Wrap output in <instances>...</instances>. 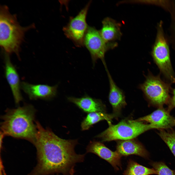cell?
I'll use <instances>...</instances> for the list:
<instances>
[{
  "instance_id": "obj_24",
  "label": "cell",
  "mask_w": 175,
  "mask_h": 175,
  "mask_svg": "<svg viewBox=\"0 0 175 175\" xmlns=\"http://www.w3.org/2000/svg\"><path fill=\"white\" fill-rule=\"evenodd\" d=\"M57 175H58V174H57Z\"/></svg>"
},
{
  "instance_id": "obj_15",
  "label": "cell",
  "mask_w": 175,
  "mask_h": 175,
  "mask_svg": "<svg viewBox=\"0 0 175 175\" xmlns=\"http://www.w3.org/2000/svg\"><path fill=\"white\" fill-rule=\"evenodd\" d=\"M102 27L99 31L104 40L107 42H112L121 39L122 35L121 24L109 17L105 18L102 21Z\"/></svg>"
},
{
  "instance_id": "obj_2",
  "label": "cell",
  "mask_w": 175,
  "mask_h": 175,
  "mask_svg": "<svg viewBox=\"0 0 175 175\" xmlns=\"http://www.w3.org/2000/svg\"><path fill=\"white\" fill-rule=\"evenodd\" d=\"M35 110L31 105L8 110L2 117L1 131L5 135L23 139L33 143L37 131Z\"/></svg>"
},
{
  "instance_id": "obj_11",
  "label": "cell",
  "mask_w": 175,
  "mask_h": 175,
  "mask_svg": "<svg viewBox=\"0 0 175 175\" xmlns=\"http://www.w3.org/2000/svg\"><path fill=\"white\" fill-rule=\"evenodd\" d=\"M136 120L149 122L154 126L157 129L170 128L175 125V118L162 108H159L149 114Z\"/></svg>"
},
{
  "instance_id": "obj_22",
  "label": "cell",
  "mask_w": 175,
  "mask_h": 175,
  "mask_svg": "<svg viewBox=\"0 0 175 175\" xmlns=\"http://www.w3.org/2000/svg\"><path fill=\"white\" fill-rule=\"evenodd\" d=\"M173 96L170 101L169 109L171 110L175 107V89L173 90Z\"/></svg>"
},
{
  "instance_id": "obj_7",
  "label": "cell",
  "mask_w": 175,
  "mask_h": 175,
  "mask_svg": "<svg viewBox=\"0 0 175 175\" xmlns=\"http://www.w3.org/2000/svg\"><path fill=\"white\" fill-rule=\"evenodd\" d=\"M138 88L153 104L161 106L168 101L169 86L163 81L159 76L149 74L144 82L140 84Z\"/></svg>"
},
{
  "instance_id": "obj_8",
  "label": "cell",
  "mask_w": 175,
  "mask_h": 175,
  "mask_svg": "<svg viewBox=\"0 0 175 175\" xmlns=\"http://www.w3.org/2000/svg\"><path fill=\"white\" fill-rule=\"evenodd\" d=\"M91 2H89L75 17L70 18L68 23L63 29L66 36L78 47L84 45V38L88 27L86 16Z\"/></svg>"
},
{
  "instance_id": "obj_23",
  "label": "cell",
  "mask_w": 175,
  "mask_h": 175,
  "mask_svg": "<svg viewBox=\"0 0 175 175\" xmlns=\"http://www.w3.org/2000/svg\"><path fill=\"white\" fill-rule=\"evenodd\" d=\"M74 172L75 171L74 169V168H73L72 169L71 171L70 175H74Z\"/></svg>"
},
{
  "instance_id": "obj_4",
  "label": "cell",
  "mask_w": 175,
  "mask_h": 175,
  "mask_svg": "<svg viewBox=\"0 0 175 175\" xmlns=\"http://www.w3.org/2000/svg\"><path fill=\"white\" fill-rule=\"evenodd\" d=\"M109 124L106 129L96 136L103 141L132 139L146 131L156 129L153 124L136 120H124L116 124Z\"/></svg>"
},
{
  "instance_id": "obj_20",
  "label": "cell",
  "mask_w": 175,
  "mask_h": 175,
  "mask_svg": "<svg viewBox=\"0 0 175 175\" xmlns=\"http://www.w3.org/2000/svg\"><path fill=\"white\" fill-rule=\"evenodd\" d=\"M169 12L171 19L169 28L170 35L167 37L169 43L175 50V0H172V6Z\"/></svg>"
},
{
  "instance_id": "obj_13",
  "label": "cell",
  "mask_w": 175,
  "mask_h": 175,
  "mask_svg": "<svg viewBox=\"0 0 175 175\" xmlns=\"http://www.w3.org/2000/svg\"><path fill=\"white\" fill-rule=\"evenodd\" d=\"M116 148V151L121 156L134 155L145 159L149 158V154L144 147L133 139L120 140Z\"/></svg>"
},
{
  "instance_id": "obj_3",
  "label": "cell",
  "mask_w": 175,
  "mask_h": 175,
  "mask_svg": "<svg viewBox=\"0 0 175 175\" xmlns=\"http://www.w3.org/2000/svg\"><path fill=\"white\" fill-rule=\"evenodd\" d=\"M34 27L33 24L22 26L16 15L10 13L7 6H0V45L6 54L15 53L19 57L20 45L25 33Z\"/></svg>"
},
{
  "instance_id": "obj_19",
  "label": "cell",
  "mask_w": 175,
  "mask_h": 175,
  "mask_svg": "<svg viewBox=\"0 0 175 175\" xmlns=\"http://www.w3.org/2000/svg\"><path fill=\"white\" fill-rule=\"evenodd\" d=\"M158 134L175 157V132L162 130L159 131Z\"/></svg>"
},
{
  "instance_id": "obj_12",
  "label": "cell",
  "mask_w": 175,
  "mask_h": 175,
  "mask_svg": "<svg viewBox=\"0 0 175 175\" xmlns=\"http://www.w3.org/2000/svg\"><path fill=\"white\" fill-rule=\"evenodd\" d=\"M5 75L10 86L16 103L18 104L22 99L20 91L19 76L17 70L10 61L9 54L5 56Z\"/></svg>"
},
{
  "instance_id": "obj_10",
  "label": "cell",
  "mask_w": 175,
  "mask_h": 175,
  "mask_svg": "<svg viewBox=\"0 0 175 175\" xmlns=\"http://www.w3.org/2000/svg\"><path fill=\"white\" fill-rule=\"evenodd\" d=\"M21 88L31 99H49L55 96L58 85L50 86L45 84L34 85L23 82Z\"/></svg>"
},
{
  "instance_id": "obj_14",
  "label": "cell",
  "mask_w": 175,
  "mask_h": 175,
  "mask_svg": "<svg viewBox=\"0 0 175 175\" xmlns=\"http://www.w3.org/2000/svg\"><path fill=\"white\" fill-rule=\"evenodd\" d=\"M105 69L107 73L110 85L109 101L114 112L117 114L126 105L125 95L122 90L118 87L113 79L107 67Z\"/></svg>"
},
{
  "instance_id": "obj_18",
  "label": "cell",
  "mask_w": 175,
  "mask_h": 175,
  "mask_svg": "<svg viewBox=\"0 0 175 175\" xmlns=\"http://www.w3.org/2000/svg\"><path fill=\"white\" fill-rule=\"evenodd\" d=\"M123 174V175H157V173L153 168H150L145 167L130 159L126 169Z\"/></svg>"
},
{
  "instance_id": "obj_21",
  "label": "cell",
  "mask_w": 175,
  "mask_h": 175,
  "mask_svg": "<svg viewBox=\"0 0 175 175\" xmlns=\"http://www.w3.org/2000/svg\"><path fill=\"white\" fill-rule=\"evenodd\" d=\"M150 164L157 172L158 175H175V171L169 168L163 162H151Z\"/></svg>"
},
{
  "instance_id": "obj_6",
  "label": "cell",
  "mask_w": 175,
  "mask_h": 175,
  "mask_svg": "<svg viewBox=\"0 0 175 175\" xmlns=\"http://www.w3.org/2000/svg\"><path fill=\"white\" fill-rule=\"evenodd\" d=\"M84 45L90 54L93 66L97 61L101 60L104 66L106 65L105 55L108 50L116 47V42H107L103 39L99 31L95 27L88 26L84 40Z\"/></svg>"
},
{
  "instance_id": "obj_1",
  "label": "cell",
  "mask_w": 175,
  "mask_h": 175,
  "mask_svg": "<svg viewBox=\"0 0 175 175\" xmlns=\"http://www.w3.org/2000/svg\"><path fill=\"white\" fill-rule=\"evenodd\" d=\"M37 131L33 144L37 150V164L28 175H49L61 173L70 175L76 164L82 162L85 155L75 151L77 140H66L50 129L36 122Z\"/></svg>"
},
{
  "instance_id": "obj_5",
  "label": "cell",
  "mask_w": 175,
  "mask_h": 175,
  "mask_svg": "<svg viewBox=\"0 0 175 175\" xmlns=\"http://www.w3.org/2000/svg\"><path fill=\"white\" fill-rule=\"evenodd\" d=\"M156 38L152 46L151 54L164 76L171 83L175 79L170 61L169 42L165 33L163 23L160 20L157 24Z\"/></svg>"
},
{
  "instance_id": "obj_17",
  "label": "cell",
  "mask_w": 175,
  "mask_h": 175,
  "mask_svg": "<svg viewBox=\"0 0 175 175\" xmlns=\"http://www.w3.org/2000/svg\"><path fill=\"white\" fill-rule=\"evenodd\" d=\"M114 114H110L102 112H93L89 113L81 124L82 130H88L93 124L102 120L107 121L109 124L111 123Z\"/></svg>"
},
{
  "instance_id": "obj_16",
  "label": "cell",
  "mask_w": 175,
  "mask_h": 175,
  "mask_svg": "<svg viewBox=\"0 0 175 175\" xmlns=\"http://www.w3.org/2000/svg\"><path fill=\"white\" fill-rule=\"evenodd\" d=\"M67 99L73 103L84 111L88 113L103 112V105L99 100L94 99L85 95L80 98L69 97Z\"/></svg>"
},
{
  "instance_id": "obj_9",
  "label": "cell",
  "mask_w": 175,
  "mask_h": 175,
  "mask_svg": "<svg viewBox=\"0 0 175 175\" xmlns=\"http://www.w3.org/2000/svg\"><path fill=\"white\" fill-rule=\"evenodd\" d=\"M87 153L94 154L105 160L118 170L122 168L121 156L116 151H113L102 143L95 141H90L86 148Z\"/></svg>"
}]
</instances>
